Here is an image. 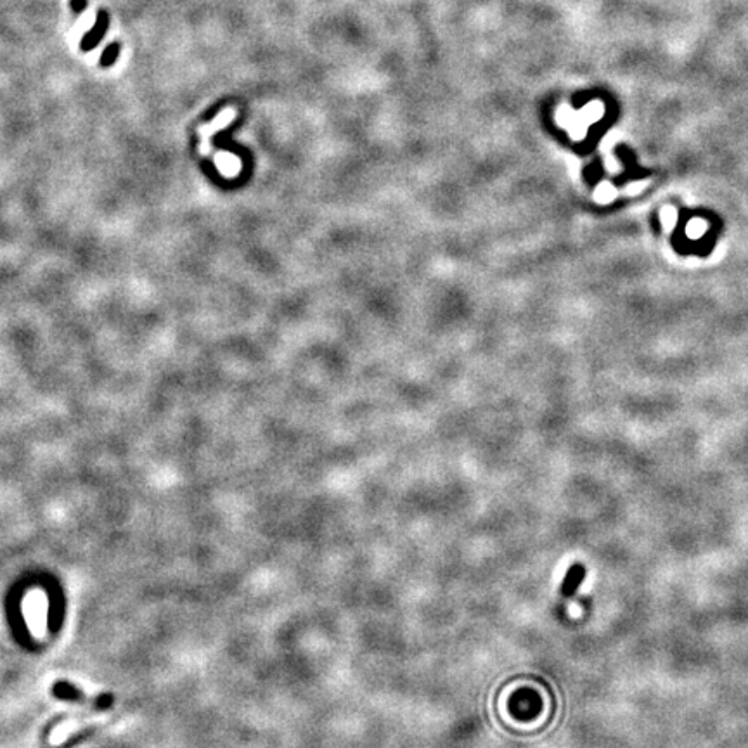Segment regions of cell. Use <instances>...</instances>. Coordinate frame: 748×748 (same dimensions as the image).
Segmentation results:
<instances>
[{"label":"cell","instance_id":"1","mask_svg":"<svg viewBox=\"0 0 748 748\" xmlns=\"http://www.w3.org/2000/svg\"><path fill=\"white\" fill-rule=\"evenodd\" d=\"M25 619L28 629L35 638H44L47 631V598L42 591L33 589L23 601Z\"/></svg>","mask_w":748,"mask_h":748},{"label":"cell","instance_id":"2","mask_svg":"<svg viewBox=\"0 0 748 748\" xmlns=\"http://www.w3.org/2000/svg\"><path fill=\"white\" fill-rule=\"evenodd\" d=\"M587 568L584 563H574L565 574L563 582H561L560 593L563 598H572L575 596V593L579 591V587L582 586V582L586 581Z\"/></svg>","mask_w":748,"mask_h":748},{"label":"cell","instance_id":"3","mask_svg":"<svg viewBox=\"0 0 748 748\" xmlns=\"http://www.w3.org/2000/svg\"><path fill=\"white\" fill-rule=\"evenodd\" d=\"M99 723L97 719H70L66 721V723L59 724L58 728L52 731V736H51V743L52 745H61L63 742H65L66 738H68L70 735H73V733L80 731V729L87 728V726L91 724H96Z\"/></svg>","mask_w":748,"mask_h":748},{"label":"cell","instance_id":"4","mask_svg":"<svg viewBox=\"0 0 748 748\" xmlns=\"http://www.w3.org/2000/svg\"><path fill=\"white\" fill-rule=\"evenodd\" d=\"M108 14L104 13V11H101L99 16H97V23L94 25L92 32L87 33V35L82 39V51H92L94 47L97 46V44L101 42V39L104 37V33H106V28H108Z\"/></svg>","mask_w":748,"mask_h":748},{"label":"cell","instance_id":"5","mask_svg":"<svg viewBox=\"0 0 748 748\" xmlns=\"http://www.w3.org/2000/svg\"><path fill=\"white\" fill-rule=\"evenodd\" d=\"M118 51H120L118 44H111V46L108 47L106 51H104L103 58H101V66H103V68H108V66L115 65V61H117Z\"/></svg>","mask_w":748,"mask_h":748},{"label":"cell","instance_id":"6","mask_svg":"<svg viewBox=\"0 0 748 748\" xmlns=\"http://www.w3.org/2000/svg\"><path fill=\"white\" fill-rule=\"evenodd\" d=\"M85 7H87V0H71V9L77 14H80Z\"/></svg>","mask_w":748,"mask_h":748}]
</instances>
